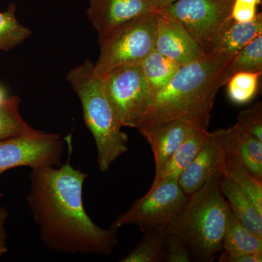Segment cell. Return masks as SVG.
Returning <instances> with one entry per match:
<instances>
[{
  "label": "cell",
  "mask_w": 262,
  "mask_h": 262,
  "mask_svg": "<svg viewBox=\"0 0 262 262\" xmlns=\"http://www.w3.org/2000/svg\"><path fill=\"white\" fill-rule=\"evenodd\" d=\"M7 98L4 89L0 86V104L4 102Z\"/></svg>",
  "instance_id": "1f68e13d"
},
{
  "label": "cell",
  "mask_w": 262,
  "mask_h": 262,
  "mask_svg": "<svg viewBox=\"0 0 262 262\" xmlns=\"http://www.w3.org/2000/svg\"><path fill=\"white\" fill-rule=\"evenodd\" d=\"M227 72L229 79L239 72L262 73V34L246 45L232 58Z\"/></svg>",
  "instance_id": "cb8c5ba5"
},
{
  "label": "cell",
  "mask_w": 262,
  "mask_h": 262,
  "mask_svg": "<svg viewBox=\"0 0 262 262\" xmlns=\"http://www.w3.org/2000/svg\"><path fill=\"white\" fill-rule=\"evenodd\" d=\"M16 6L12 3L0 12V51H8L22 44L32 35V31L16 18Z\"/></svg>",
  "instance_id": "603a6c76"
},
{
  "label": "cell",
  "mask_w": 262,
  "mask_h": 262,
  "mask_svg": "<svg viewBox=\"0 0 262 262\" xmlns=\"http://www.w3.org/2000/svg\"><path fill=\"white\" fill-rule=\"evenodd\" d=\"M160 12L133 19L98 38L100 54L94 63L96 73L103 75L120 66L141 65L155 49Z\"/></svg>",
  "instance_id": "5b68a950"
},
{
  "label": "cell",
  "mask_w": 262,
  "mask_h": 262,
  "mask_svg": "<svg viewBox=\"0 0 262 262\" xmlns=\"http://www.w3.org/2000/svg\"><path fill=\"white\" fill-rule=\"evenodd\" d=\"M63 150L59 134L43 131L0 140V172L17 167L57 166L61 164Z\"/></svg>",
  "instance_id": "9c48e42d"
},
{
  "label": "cell",
  "mask_w": 262,
  "mask_h": 262,
  "mask_svg": "<svg viewBox=\"0 0 262 262\" xmlns=\"http://www.w3.org/2000/svg\"><path fill=\"white\" fill-rule=\"evenodd\" d=\"M226 151L235 155L256 178L262 181V142L236 123L215 130Z\"/></svg>",
  "instance_id": "5bb4252c"
},
{
  "label": "cell",
  "mask_w": 262,
  "mask_h": 262,
  "mask_svg": "<svg viewBox=\"0 0 262 262\" xmlns=\"http://www.w3.org/2000/svg\"><path fill=\"white\" fill-rule=\"evenodd\" d=\"M89 175L70 163L31 168L27 203L52 251L70 254H111L118 244L117 229L96 225L84 210L82 191Z\"/></svg>",
  "instance_id": "6da1fadb"
},
{
  "label": "cell",
  "mask_w": 262,
  "mask_h": 262,
  "mask_svg": "<svg viewBox=\"0 0 262 262\" xmlns=\"http://www.w3.org/2000/svg\"><path fill=\"white\" fill-rule=\"evenodd\" d=\"M209 133L208 129L199 128L192 136H189L164 165L159 176L154 179L150 189H152L165 181L171 179L178 180L183 172L192 163L204 146Z\"/></svg>",
  "instance_id": "9a60e30c"
},
{
  "label": "cell",
  "mask_w": 262,
  "mask_h": 262,
  "mask_svg": "<svg viewBox=\"0 0 262 262\" xmlns=\"http://www.w3.org/2000/svg\"><path fill=\"white\" fill-rule=\"evenodd\" d=\"M108 101L122 127H137L149 98L141 65H124L101 75Z\"/></svg>",
  "instance_id": "ba28073f"
},
{
  "label": "cell",
  "mask_w": 262,
  "mask_h": 262,
  "mask_svg": "<svg viewBox=\"0 0 262 262\" xmlns=\"http://www.w3.org/2000/svg\"><path fill=\"white\" fill-rule=\"evenodd\" d=\"M221 174L207 181L188 196L182 210L168 227L190 250L192 259L211 262L222 249L227 216L230 211L221 189Z\"/></svg>",
  "instance_id": "3957f363"
},
{
  "label": "cell",
  "mask_w": 262,
  "mask_h": 262,
  "mask_svg": "<svg viewBox=\"0 0 262 262\" xmlns=\"http://www.w3.org/2000/svg\"><path fill=\"white\" fill-rule=\"evenodd\" d=\"M1 256H2V254H1V253H0V257H1Z\"/></svg>",
  "instance_id": "d6a6232c"
},
{
  "label": "cell",
  "mask_w": 262,
  "mask_h": 262,
  "mask_svg": "<svg viewBox=\"0 0 262 262\" xmlns=\"http://www.w3.org/2000/svg\"><path fill=\"white\" fill-rule=\"evenodd\" d=\"M161 10L153 0H89L87 15L101 38L125 22Z\"/></svg>",
  "instance_id": "30bf717a"
},
{
  "label": "cell",
  "mask_w": 262,
  "mask_h": 262,
  "mask_svg": "<svg viewBox=\"0 0 262 262\" xmlns=\"http://www.w3.org/2000/svg\"><path fill=\"white\" fill-rule=\"evenodd\" d=\"M2 173H2V172H0V175H1Z\"/></svg>",
  "instance_id": "836d02e7"
},
{
  "label": "cell",
  "mask_w": 262,
  "mask_h": 262,
  "mask_svg": "<svg viewBox=\"0 0 262 262\" xmlns=\"http://www.w3.org/2000/svg\"><path fill=\"white\" fill-rule=\"evenodd\" d=\"M237 123L253 137L262 142V103H256L251 107L241 112Z\"/></svg>",
  "instance_id": "484cf974"
},
{
  "label": "cell",
  "mask_w": 262,
  "mask_h": 262,
  "mask_svg": "<svg viewBox=\"0 0 262 262\" xmlns=\"http://www.w3.org/2000/svg\"><path fill=\"white\" fill-rule=\"evenodd\" d=\"M261 0H233L231 17L237 22H248L253 20L256 13L258 5Z\"/></svg>",
  "instance_id": "83f0119b"
},
{
  "label": "cell",
  "mask_w": 262,
  "mask_h": 262,
  "mask_svg": "<svg viewBox=\"0 0 262 262\" xmlns=\"http://www.w3.org/2000/svg\"><path fill=\"white\" fill-rule=\"evenodd\" d=\"M166 256L164 261L167 262L192 261V255L189 247L173 234L168 233L165 241Z\"/></svg>",
  "instance_id": "4316f807"
},
{
  "label": "cell",
  "mask_w": 262,
  "mask_h": 262,
  "mask_svg": "<svg viewBox=\"0 0 262 262\" xmlns=\"http://www.w3.org/2000/svg\"><path fill=\"white\" fill-rule=\"evenodd\" d=\"M187 199L177 179L165 181L136 200L126 212L115 219L111 227L117 229L135 225L145 232L160 226L168 227Z\"/></svg>",
  "instance_id": "52a82bcc"
},
{
  "label": "cell",
  "mask_w": 262,
  "mask_h": 262,
  "mask_svg": "<svg viewBox=\"0 0 262 262\" xmlns=\"http://www.w3.org/2000/svg\"><path fill=\"white\" fill-rule=\"evenodd\" d=\"M155 50L181 65L207 55L187 29L163 10L158 15Z\"/></svg>",
  "instance_id": "8fae6325"
},
{
  "label": "cell",
  "mask_w": 262,
  "mask_h": 262,
  "mask_svg": "<svg viewBox=\"0 0 262 262\" xmlns=\"http://www.w3.org/2000/svg\"><path fill=\"white\" fill-rule=\"evenodd\" d=\"M155 2L157 6L160 8V10H164L168 7L169 5L173 4V3L177 2V0H153Z\"/></svg>",
  "instance_id": "4dcf8cb0"
},
{
  "label": "cell",
  "mask_w": 262,
  "mask_h": 262,
  "mask_svg": "<svg viewBox=\"0 0 262 262\" xmlns=\"http://www.w3.org/2000/svg\"><path fill=\"white\" fill-rule=\"evenodd\" d=\"M233 0H177L163 10L178 20L206 54L232 21Z\"/></svg>",
  "instance_id": "8992f818"
},
{
  "label": "cell",
  "mask_w": 262,
  "mask_h": 262,
  "mask_svg": "<svg viewBox=\"0 0 262 262\" xmlns=\"http://www.w3.org/2000/svg\"><path fill=\"white\" fill-rule=\"evenodd\" d=\"M220 262H261L262 253H232L224 251L219 258Z\"/></svg>",
  "instance_id": "f1b7e54d"
},
{
  "label": "cell",
  "mask_w": 262,
  "mask_h": 262,
  "mask_svg": "<svg viewBox=\"0 0 262 262\" xmlns=\"http://www.w3.org/2000/svg\"><path fill=\"white\" fill-rule=\"evenodd\" d=\"M260 34H262L261 13H258L251 21L232 20L215 41L212 53L234 56Z\"/></svg>",
  "instance_id": "e0dca14e"
},
{
  "label": "cell",
  "mask_w": 262,
  "mask_h": 262,
  "mask_svg": "<svg viewBox=\"0 0 262 262\" xmlns=\"http://www.w3.org/2000/svg\"><path fill=\"white\" fill-rule=\"evenodd\" d=\"M221 189L231 211L243 225L262 238V213L233 182L221 177Z\"/></svg>",
  "instance_id": "2e32d148"
},
{
  "label": "cell",
  "mask_w": 262,
  "mask_h": 262,
  "mask_svg": "<svg viewBox=\"0 0 262 262\" xmlns=\"http://www.w3.org/2000/svg\"><path fill=\"white\" fill-rule=\"evenodd\" d=\"M261 73L239 72L227 82V94L231 101L237 104L249 102L257 92Z\"/></svg>",
  "instance_id": "d4e9b609"
},
{
  "label": "cell",
  "mask_w": 262,
  "mask_h": 262,
  "mask_svg": "<svg viewBox=\"0 0 262 262\" xmlns=\"http://www.w3.org/2000/svg\"><path fill=\"white\" fill-rule=\"evenodd\" d=\"M66 79L80 98L84 122L96 143L100 171L107 172L128 150V136L115 116L102 77L95 72L94 63L86 59L70 70Z\"/></svg>",
  "instance_id": "277c9868"
},
{
  "label": "cell",
  "mask_w": 262,
  "mask_h": 262,
  "mask_svg": "<svg viewBox=\"0 0 262 262\" xmlns=\"http://www.w3.org/2000/svg\"><path fill=\"white\" fill-rule=\"evenodd\" d=\"M20 103V98L12 96L0 104V140L36 135L40 132L24 120L19 112Z\"/></svg>",
  "instance_id": "7402d4cb"
},
{
  "label": "cell",
  "mask_w": 262,
  "mask_h": 262,
  "mask_svg": "<svg viewBox=\"0 0 262 262\" xmlns=\"http://www.w3.org/2000/svg\"><path fill=\"white\" fill-rule=\"evenodd\" d=\"M220 174L249 196L262 213V181L256 178L235 155L226 151Z\"/></svg>",
  "instance_id": "ac0fdd59"
},
{
  "label": "cell",
  "mask_w": 262,
  "mask_h": 262,
  "mask_svg": "<svg viewBox=\"0 0 262 262\" xmlns=\"http://www.w3.org/2000/svg\"><path fill=\"white\" fill-rule=\"evenodd\" d=\"M198 129L187 122L173 120L139 130L151 146L155 164L154 179L176 150Z\"/></svg>",
  "instance_id": "4fadbf2b"
},
{
  "label": "cell",
  "mask_w": 262,
  "mask_h": 262,
  "mask_svg": "<svg viewBox=\"0 0 262 262\" xmlns=\"http://www.w3.org/2000/svg\"><path fill=\"white\" fill-rule=\"evenodd\" d=\"M233 57L211 53L181 66L165 87L149 96L136 128L181 120L208 129L215 96L229 80L227 68Z\"/></svg>",
  "instance_id": "7a4b0ae2"
},
{
  "label": "cell",
  "mask_w": 262,
  "mask_h": 262,
  "mask_svg": "<svg viewBox=\"0 0 262 262\" xmlns=\"http://www.w3.org/2000/svg\"><path fill=\"white\" fill-rule=\"evenodd\" d=\"M181 66L155 50L151 51L141 64L149 87V96L165 87Z\"/></svg>",
  "instance_id": "ffe728a7"
},
{
  "label": "cell",
  "mask_w": 262,
  "mask_h": 262,
  "mask_svg": "<svg viewBox=\"0 0 262 262\" xmlns=\"http://www.w3.org/2000/svg\"><path fill=\"white\" fill-rule=\"evenodd\" d=\"M168 227L160 226L145 232L136 247L120 262H159L164 259Z\"/></svg>",
  "instance_id": "44dd1931"
},
{
  "label": "cell",
  "mask_w": 262,
  "mask_h": 262,
  "mask_svg": "<svg viewBox=\"0 0 262 262\" xmlns=\"http://www.w3.org/2000/svg\"><path fill=\"white\" fill-rule=\"evenodd\" d=\"M226 150L215 131L209 133L204 146L178 179L187 196L195 192L215 174L220 173Z\"/></svg>",
  "instance_id": "7c38bea8"
},
{
  "label": "cell",
  "mask_w": 262,
  "mask_h": 262,
  "mask_svg": "<svg viewBox=\"0 0 262 262\" xmlns=\"http://www.w3.org/2000/svg\"><path fill=\"white\" fill-rule=\"evenodd\" d=\"M8 212L5 208H0V253L4 254L8 251L6 246L7 234L5 229V222L8 219Z\"/></svg>",
  "instance_id": "f546056e"
},
{
  "label": "cell",
  "mask_w": 262,
  "mask_h": 262,
  "mask_svg": "<svg viewBox=\"0 0 262 262\" xmlns=\"http://www.w3.org/2000/svg\"><path fill=\"white\" fill-rule=\"evenodd\" d=\"M222 249L232 253H262V238L246 229L230 210L226 224Z\"/></svg>",
  "instance_id": "d6986e66"
}]
</instances>
